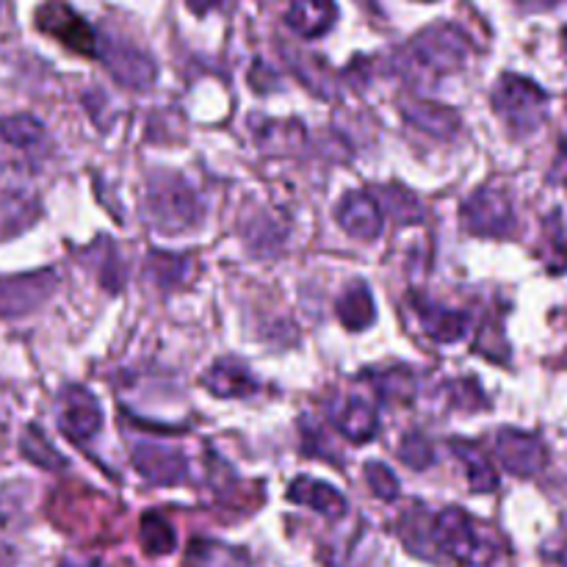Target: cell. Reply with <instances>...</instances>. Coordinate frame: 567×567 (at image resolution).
<instances>
[{"label":"cell","instance_id":"1","mask_svg":"<svg viewBox=\"0 0 567 567\" xmlns=\"http://www.w3.org/2000/svg\"><path fill=\"white\" fill-rule=\"evenodd\" d=\"M203 216L197 192L177 172H155L147 186V219L158 233H186Z\"/></svg>","mask_w":567,"mask_h":567},{"label":"cell","instance_id":"2","mask_svg":"<svg viewBox=\"0 0 567 567\" xmlns=\"http://www.w3.org/2000/svg\"><path fill=\"white\" fill-rule=\"evenodd\" d=\"M468 55V37L452 22H435V25L424 28L419 37H413L408 53H404V61L419 72L443 78L463 70Z\"/></svg>","mask_w":567,"mask_h":567},{"label":"cell","instance_id":"3","mask_svg":"<svg viewBox=\"0 0 567 567\" xmlns=\"http://www.w3.org/2000/svg\"><path fill=\"white\" fill-rule=\"evenodd\" d=\"M493 109L507 122L515 136H526L546 120L548 94L529 78L509 72V75L498 78V83L493 86Z\"/></svg>","mask_w":567,"mask_h":567},{"label":"cell","instance_id":"4","mask_svg":"<svg viewBox=\"0 0 567 567\" xmlns=\"http://www.w3.org/2000/svg\"><path fill=\"white\" fill-rule=\"evenodd\" d=\"M432 543H435V548L441 554L471 567H482L485 563H491L493 554H496V548L485 540V535L471 520V515L457 507L443 509L432 520Z\"/></svg>","mask_w":567,"mask_h":567},{"label":"cell","instance_id":"5","mask_svg":"<svg viewBox=\"0 0 567 567\" xmlns=\"http://www.w3.org/2000/svg\"><path fill=\"white\" fill-rule=\"evenodd\" d=\"M37 28L78 55H97L100 39L66 0H44L37 9Z\"/></svg>","mask_w":567,"mask_h":567},{"label":"cell","instance_id":"6","mask_svg":"<svg viewBox=\"0 0 567 567\" xmlns=\"http://www.w3.org/2000/svg\"><path fill=\"white\" fill-rule=\"evenodd\" d=\"M100 59H103L105 70L114 78L120 86L133 89V92H147L150 86L158 78V66L150 59L144 50H138L136 44L125 42V39H100Z\"/></svg>","mask_w":567,"mask_h":567},{"label":"cell","instance_id":"7","mask_svg":"<svg viewBox=\"0 0 567 567\" xmlns=\"http://www.w3.org/2000/svg\"><path fill=\"white\" fill-rule=\"evenodd\" d=\"M463 227L474 236L504 238L515 230L513 203L502 188H480L463 205Z\"/></svg>","mask_w":567,"mask_h":567},{"label":"cell","instance_id":"8","mask_svg":"<svg viewBox=\"0 0 567 567\" xmlns=\"http://www.w3.org/2000/svg\"><path fill=\"white\" fill-rule=\"evenodd\" d=\"M59 288L53 269H39L31 275H14L0 280V319H17L42 308Z\"/></svg>","mask_w":567,"mask_h":567},{"label":"cell","instance_id":"9","mask_svg":"<svg viewBox=\"0 0 567 567\" xmlns=\"http://www.w3.org/2000/svg\"><path fill=\"white\" fill-rule=\"evenodd\" d=\"M100 426H103V410H100L94 393L81 385L66 388L59 402V430L72 443H86L97 435Z\"/></svg>","mask_w":567,"mask_h":567},{"label":"cell","instance_id":"10","mask_svg":"<svg viewBox=\"0 0 567 567\" xmlns=\"http://www.w3.org/2000/svg\"><path fill=\"white\" fill-rule=\"evenodd\" d=\"M131 463L147 482L161 487L181 485L188 474V463L183 452L158 443H138L131 452Z\"/></svg>","mask_w":567,"mask_h":567},{"label":"cell","instance_id":"11","mask_svg":"<svg viewBox=\"0 0 567 567\" xmlns=\"http://www.w3.org/2000/svg\"><path fill=\"white\" fill-rule=\"evenodd\" d=\"M496 454L504 468L515 476H535L546 465L548 452L540 437L520 430H502L496 437Z\"/></svg>","mask_w":567,"mask_h":567},{"label":"cell","instance_id":"12","mask_svg":"<svg viewBox=\"0 0 567 567\" xmlns=\"http://www.w3.org/2000/svg\"><path fill=\"white\" fill-rule=\"evenodd\" d=\"M338 225L343 227V233H349L358 241H374L382 233L385 225V216H382L380 203H377L371 194L352 192L341 199L338 205Z\"/></svg>","mask_w":567,"mask_h":567},{"label":"cell","instance_id":"13","mask_svg":"<svg viewBox=\"0 0 567 567\" xmlns=\"http://www.w3.org/2000/svg\"><path fill=\"white\" fill-rule=\"evenodd\" d=\"M203 388L219 399H238L252 396L258 391V380L241 360L221 358L203 374Z\"/></svg>","mask_w":567,"mask_h":567},{"label":"cell","instance_id":"14","mask_svg":"<svg viewBox=\"0 0 567 567\" xmlns=\"http://www.w3.org/2000/svg\"><path fill=\"white\" fill-rule=\"evenodd\" d=\"M336 0H291L286 9V25L305 39H319L336 25Z\"/></svg>","mask_w":567,"mask_h":567},{"label":"cell","instance_id":"15","mask_svg":"<svg viewBox=\"0 0 567 567\" xmlns=\"http://www.w3.org/2000/svg\"><path fill=\"white\" fill-rule=\"evenodd\" d=\"M402 116L419 131L430 133L435 138H452L460 131V114L443 103L432 100H404Z\"/></svg>","mask_w":567,"mask_h":567},{"label":"cell","instance_id":"16","mask_svg":"<svg viewBox=\"0 0 567 567\" xmlns=\"http://www.w3.org/2000/svg\"><path fill=\"white\" fill-rule=\"evenodd\" d=\"M330 421H332V426H336V430L352 443H369L371 437L380 432V419H377V410L360 396L343 399V402L332 410Z\"/></svg>","mask_w":567,"mask_h":567},{"label":"cell","instance_id":"17","mask_svg":"<svg viewBox=\"0 0 567 567\" xmlns=\"http://www.w3.org/2000/svg\"><path fill=\"white\" fill-rule=\"evenodd\" d=\"M288 498L293 504H302V507L313 509V513L324 515V518H343L347 515V498L336 491L332 485H324L319 480H308V476H299L291 487H288Z\"/></svg>","mask_w":567,"mask_h":567},{"label":"cell","instance_id":"18","mask_svg":"<svg viewBox=\"0 0 567 567\" xmlns=\"http://www.w3.org/2000/svg\"><path fill=\"white\" fill-rule=\"evenodd\" d=\"M42 205L28 192H6L0 194V241L22 236L37 225Z\"/></svg>","mask_w":567,"mask_h":567},{"label":"cell","instance_id":"19","mask_svg":"<svg viewBox=\"0 0 567 567\" xmlns=\"http://www.w3.org/2000/svg\"><path fill=\"white\" fill-rule=\"evenodd\" d=\"M415 313H419L421 327H424L426 336L437 343H454L465 336L468 330V319L465 313L452 308H441L435 302H426V299H419L415 302Z\"/></svg>","mask_w":567,"mask_h":567},{"label":"cell","instance_id":"20","mask_svg":"<svg viewBox=\"0 0 567 567\" xmlns=\"http://www.w3.org/2000/svg\"><path fill=\"white\" fill-rule=\"evenodd\" d=\"M336 313L347 330H354V332L369 330L371 321L377 319L374 297H371L369 286H365V282H354V286H349L347 291L338 297Z\"/></svg>","mask_w":567,"mask_h":567},{"label":"cell","instance_id":"21","mask_svg":"<svg viewBox=\"0 0 567 567\" xmlns=\"http://www.w3.org/2000/svg\"><path fill=\"white\" fill-rule=\"evenodd\" d=\"M452 452L457 454L460 463L465 465V474H468V485L474 493H493L498 487V476L493 463L487 460L485 449L480 443H452Z\"/></svg>","mask_w":567,"mask_h":567},{"label":"cell","instance_id":"22","mask_svg":"<svg viewBox=\"0 0 567 567\" xmlns=\"http://www.w3.org/2000/svg\"><path fill=\"white\" fill-rule=\"evenodd\" d=\"M249 125H255V136H258V144L264 150H271V153H293L305 144V127L299 122H277V120H264L258 116L249 120Z\"/></svg>","mask_w":567,"mask_h":567},{"label":"cell","instance_id":"23","mask_svg":"<svg viewBox=\"0 0 567 567\" xmlns=\"http://www.w3.org/2000/svg\"><path fill=\"white\" fill-rule=\"evenodd\" d=\"M0 138L6 144H11V147L25 150V153H42V147L48 144L44 125L31 114L3 116L0 120Z\"/></svg>","mask_w":567,"mask_h":567},{"label":"cell","instance_id":"24","mask_svg":"<svg viewBox=\"0 0 567 567\" xmlns=\"http://www.w3.org/2000/svg\"><path fill=\"white\" fill-rule=\"evenodd\" d=\"M83 258H86L92 266H97V280L105 291L109 293L122 291V282H125V266H122L114 244L97 241L92 249H86Z\"/></svg>","mask_w":567,"mask_h":567},{"label":"cell","instance_id":"25","mask_svg":"<svg viewBox=\"0 0 567 567\" xmlns=\"http://www.w3.org/2000/svg\"><path fill=\"white\" fill-rule=\"evenodd\" d=\"M20 452L28 463L39 465L44 471H64L66 468V460L61 457L59 449L44 437V432L39 426H25L20 437Z\"/></svg>","mask_w":567,"mask_h":567},{"label":"cell","instance_id":"26","mask_svg":"<svg viewBox=\"0 0 567 567\" xmlns=\"http://www.w3.org/2000/svg\"><path fill=\"white\" fill-rule=\"evenodd\" d=\"M288 55H291L293 72H297V78L305 83V86L313 89L319 97H332V94H336L332 72L321 64V59H316V55L293 53V50H288Z\"/></svg>","mask_w":567,"mask_h":567},{"label":"cell","instance_id":"27","mask_svg":"<svg viewBox=\"0 0 567 567\" xmlns=\"http://www.w3.org/2000/svg\"><path fill=\"white\" fill-rule=\"evenodd\" d=\"M142 546L150 557H166V554L175 551V529L169 526V520H164L161 515L147 513L142 518Z\"/></svg>","mask_w":567,"mask_h":567},{"label":"cell","instance_id":"28","mask_svg":"<svg viewBox=\"0 0 567 567\" xmlns=\"http://www.w3.org/2000/svg\"><path fill=\"white\" fill-rule=\"evenodd\" d=\"M385 208L399 225H415V221L424 219V208H421L419 197L413 192L402 186H388L385 188Z\"/></svg>","mask_w":567,"mask_h":567},{"label":"cell","instance_id":"29","mask_svg":"<svg viewBox=\"0 0 567 567\" xmlns=\"http://www.w3.org/2000/svg\"><path fill=\"white\" fill-rule=\"evenodd\" d=\"M186 258L181 255H169V252H153L147 258V271L161 288H172L183 280L186 275Z\"/></svg>","mask_w":567,"mask_h":567},{"label":"cell","instance_id":"30","mask_svg":"<svg viewBox=\"0 0 567 567\" xmlns=\"http://www.w3.org/2000/svg\"><path fill=\"white\" fill-rule=\"evenodd\" d=\"M399 460H402L408 468L424 471L435 463V449L426 441L424 435H408L402 443H399Z\"/></svg>","mask_w":567,"mask_h":567},{"label":"cell","instance_id":"31","mask_svg":"<svg viewBox=\"0 0 567 567\" xmlns=\"http://www.w3.org/2000/svg\"><path fill=\"white\" fill-rule=\"evenodd\" d=\"M371 382H374L382 399H410L415 391L413 374L404 369L388 371V374H377L371 377Z\"/></svg>","mask_w":567,"mask_h":567},{"label":"cell","instance_id":"32","mask_svg":"<svg viewBox=\"0 0 567 567\" xmlns=\"http://www.w3.org/2000/svg\"><path fill=\"white\" fill-rule=\"evenodd\" d=\"M365 482H369L374 496L382 498V502H396L399 498V480L385 463L365 465Z\"/></svg>","mask_w":567,"mask_h":567},{"label":"cell","instance_id":"33","mask_svg":"<svg viewBox=\"0 0 567 567\" xmlns=\"http://www.w3.org/2000/svg\"><path fill=\"white\" fill-rule=\"evenodd\" d=\"M214 6H219V0H188V9L197 11V14H205V11H210Z\"/></svg>","mask_w":567,"mask_h":567},{"label":"cell","instance_id":"34","mask_svg":"<svg viewBox=\"0 0 567 567\" xmlns=\"http://www.w3.org/2000/svg\"><path fill=\"white\" fill-rule=\"evenodd\" d=\"M61 567H103L97 559H64Z\"/></svg>","mask_w":567,"mask_h":567},{"label":"cell","instance_id":"35","mask_svg":"<svg viewBox=\"0 0 567 567\" xmlns=\"http://www.w3.org/2000/svg\"><path fill=\"white\" fill-rule=\"evenodd\" d=\"M551 3H559V0H540V6H551Z\"/></svg>","mask_w":567,"mask_h":567},{"label":"cell","instance_id":"36","mask_svg":"<svg viewBox=\"0 0 567 567\" xmlns=\"http://www.w3.org/2000/svg\"><path fill=\"white\" fill-rule=\"evenodd\" d=\"M3 169H6V161H3V155H0V175H3Z\"/></svg>","mask_w":567,"mask_h":567},{"label":"cell","instance_id":"37","mask_svg":"<svg viewBox=\"0 0 567 567\" xmlns=\"http://www.w3.org/2000/svg\"><path fill=\"white\" fill-rule=\"evenodd\" d=\"M563 44H565V53H567V28L563 31Z\"/></svg>","mask_w":567,"mask_h":567},{"label":"cell","instance_id":"38","mask_svg":"<svg viewBox=\"0 0 567 567\" xmlns=\"http://www.w3.org/2000/svg\"><path fill=\"white\" fill-rule=\"evenodd\" d=\"M0 14H3V0H0Z\"/></svg>","mask_w":567,"mask_h":567}]
</instances>
